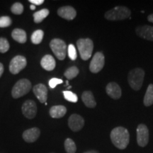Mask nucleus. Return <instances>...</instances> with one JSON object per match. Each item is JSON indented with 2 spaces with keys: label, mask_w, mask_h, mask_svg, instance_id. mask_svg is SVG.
<instances>
[{
  "label": "nucleus",
  "mask_w": 153,
  "mask_h": 153,
  "mask_svg": "<svg viewBox=\"0 0 153 153\" xmlns=\"http://www.w3.org/2000/svg\"><path fill=\"white\" fill-rule=\"evenodd\" d=\"M32 88L31 82L27 79H22L15 84L11 90L13 98L18 99L29 92Z\"/></svg>",
  "instance_id": "39448f33"
},
{
  "label": "nucleus",
  "mask_w": 153,
  "mask_h": 153,
  "mask_svg": "<svg viewBox=\"0 0 153 153\" xmlns=\"http://www.w3.org/2000/svg\"><path fill=\"white\" fill-rule=\"evenodd\" d=\"M65 149L67 153H75L76 147L71 138H67L65 141Z\"/></svg>",
  "instance_id": "393cba45"
},
{
  "label": "nucleus",
  "mask_w": 153,
  "mask_h": 153,
  "mask_svg": "<svg viewBox=\"0 0 153 153\" xmlns=\"http://www.w3.org/2000/svg\"><path fill=\"white\" fill-rule=\"evenodd\" d=\"M4 71V68L2 63L0 62V77H1V75L3 74Z\"/></svg>",
  "instance_id": "473e14b6"
},
{
  "label": "nucleus",
  "mask_w": 153,
  "mask_h": 153,
  "mask_svg": "<svg viewBox=\"0 0 153 153\" xmlns=\"http://www.w3.org/2000/svg\"><path fill=\"white\" fill-rule=\"evenodd\" d=\"M111 140L116 148L120 150H124L129 144L128 131L123 127L115 128L111 132Z\"/></svg>",
  "instance_id": "f257e3e1"
},
{
  "label": "nucleus",
  "mask_w": 153,
  "mask_h": 153,
  "mask_svg": "<svg viewBox=\"0 0 153 153\" xmlns=\"http://www.w3.org/2000/svg\"><path fill=\"white\" fill-rule=\"evenodd\" d=\"M13 39L19 43H25L27 41V36L24 30L21 28H15L11 33Z\"/></svg>",
  "instance_id": "aec40b11"
},
{
  "label": "nucleus",
  "mask_w": 153,
  "mask_h": 153,
  "mask_svg": "<svg viewBox=\"0 0 153 153\" xmlns=\"http://www.w3.org/2000/svg\"><path fill=\"white\" fill-rule=\"evenodd\" d=\"M29 2L31 3V4L39 6L43 4L44 3V0H29Z\"/></svg>",
  "instance_id": "2f4dec72"
},
{
  "label": "nucleus",
  "mask_w": 153,
  "mask_h": 153,
  "mask_svg": "<svg viewBox=\"0 0 153 153\" xmlns=\"http://www.w3.org/2000/svg\"><path fill=\"white\" fill-rule=\"evenodd\" d=\"M68 56L72 60H75L77 57V54H76V48L73 44H70L68 48Z\"/></svg>",
  "instance_id": "c85d7f7f"
},
{
  "label": "nucleus",
  "mask_w": 153,
  "mask_h": 153,
  "mask_svg": "<svg viewBox=\"0 0 153 153\" xmlns=\"http://www.w3.org/2000/svg\"><path fill=\"white\" fill-rule=\"evenodd\" d=\"M106 94L111 98L114 99H118L121 97V89L116 82H110L106 87Z\"/></svg>",
  "instance_id": "dca6fc26"
},
{
  "label": "nucleus",
  "mask_w": 153,
  "mask_h": 153,
  "mask_svg": "<svg viewBox=\"0 0 153 153\" xmlns=\"http://www.w3.org/2000/svg\"><path fill=\"white\" fill-rule=\"evenodd\" d=\"M135 32L139 37L143 39L153 41V26H147V25L137 26Z\"/></svg>",
  "instance_id": "ddd939ff"
},
{
  "label": "nucleus",
  "mask_w": 153,
  "mask_h": 153,
  "mask_svg": "<svg viewBox=\"0 0 153 153\" xmlns=\"http://www.w3.org/2000/svg\"><path fill=\"white\" fill-rule=\"evenodd\" d=\"M57 14L62 19L66 20H73L76 16V10L73 7L70 6H65V7H60L57 10Z\"/></svg>",
  "instance_id": "2eb2a0df"
},
{
  "label": "nucleus",
  "mask_w": 153,
  "mask_h": 153,
  "mask_svg": "<svg viewBox=\"0 0 153 153\" xmlns=\"http://www.w3.org/2000/svg\"><path fill=\"white\" fill-rule=\"evenodd\" d=\"M148 20L151 23H153V14L149 15L148 16Z\"/></svg>",
  "instance_id": "72a5a7b5"
},
{
  "label": "nucleus",
  "mask_w": 153,
  "mask_h": 153,
  "mask_svg": "<svg viewBox=\"0 0 153 153\" xmlns=\"http://www.w3.org/2000/svg\"><path fill=\"white\" fill-rule=\"evenodd\" d=\"M24 116L28 119H33L37 114V106L33 100H27L23 104L22 107Z\"/></svg>",
  "instance_id": "1a4fd4ad"
},
{
  "label": "nucleus",
  "mask_w": 153,
  "mask_h": 153,
  "mask_svg": "<svg viewBox=\"0 0 153 153\" xmlns=\"http://www.w3.org/2000/svg\"><path fill=\"white\" fill-rule=\"evenodd\" d=\"M63 95H64L65 99L67 101H70V102L76 103L78 101V97L75 94L72 92L70 91H63Z\"/></svg>",
  "instance_id": "a878e982"
},
{
  "label": "nucleus",
  "mask_w": 153,
  "mask_h": 153,
  "mask_svg": "<svg viewBox=\"0 0 153 153\" xmlns=\"http://www.w3.org/2000/svg\"><path fill=\"white\" fill-rule=\"evenodd\" d=\"M40 135H41V131L36 127L26 130L22 134L23 139L24 140V141L28 143L36 142L39 138Z\"/></svg>",
  "instance_id": "f8f14e48"
},
{
  "label": "nucleus",
  "mask_w": 153,
  "mask_h": 153,
  "mask_svg": "<svg viewBox=\"0 0 153 153\" xmlns=\"http://www.w3.org/2000/svg\"><path fill=\"white\" fill-rule=\"evenodd\" d=\"M49 13L50 11L47 9H43L41 10L37 11V12H35L33 15L34 22L36 23V24H39V23L42 22L43 19H45L48 16Z\"/></svg>",
  "instance_id": "4be33fe9"
},
{
  "label": "nucleus",
  "mask_w": 153,
  "mask_h": 153,
  "mask_svg": "<svg viewBox=\"0 0 153 153\" xmlns=\"http://www.w3.org/2000/svg\"><path fill=\"white\" fill-rule=\"evenodd\" d=\"M144 76L145 71L141 68H135L130 71L128 76V81L133 90L137 91L142 87Z\"/></svg>",
  "instance_id": "f03ea898"
},
{
  "label": "nucleus",
  "mask_w": 153,
  "mask_h": 153,
  "mask_svg": "<svg viewBox=\"0 0 153 153\" xmlns=\"http://www.w3.org/2000/svg\"><path fill=\"white\" fill-rule=\"evenodd\" d=\"M68 126L73 132L79 131L85 126V120L78 114H72L68 119Z\"/></svg>",
  "instance_id": "9b49d317"
},
{
  "label": "nucleus",
  "mask_w": 153,
  "mask_h": 153,
  "mask_svg": "<svg viewBox=\"0 0 153 153\" xmlns=\"http://www.w3.org/2000/svg\"><path fill=\"white\" fill-rule=\"evenodd\" d=\"M63 82L62 79H58V78H52L51 79H50L49 81V86L51 89H54L57 85L62 84Z\"/></svg>",
  "instance_id": "7c9ffc66"
},
{
  "label": "nucleus",
  "mask_w": 153,
  "mask_h": 153,
  "mask_svg": "<svg viewBox=\"0 0 153 153\" xmlns=\"http://www.w3.org/2000/svg\"><path fill=\"white\" fill-rule=\"evenodd\" d=\"M30 9H31V10H35V9H36V6L33 5V4H31V5L30 6Z\"/></svg>",
  "instance_id": "f704fd0d"
},
{
  "label": "nucleus",
  "mask_w": 153,
  "mask_h": 153,
  "mask_svg": "<svg viewBox=\"0 0 153 153\" xmlns=\"http://www.w3.org/2000/svg\"><path fill=\"white\" fill-rule=\"evenodd\" d=\"M131 10L126 7H116L114 9L105 13V18L109 21H119L129 18L131 16Z\"/></svg>",
  "instance_id": "7ed1b4c3"
},
{
  "label": "nucleus",
  "mask_w": 153,
  "mask_h": 153,
  "mask_svg": "<svg viewBox=\"0 0 153 153\" xmlns=\"http://www.w3.org/2000/svg\"><path fill=\"white\" fill-rule=\"evenodd\" d=\"M50 47L58 60H63L65 58L68 46L64 41L60 38H54L50 43Z\"/></svg>",
  "instance_id": "423d86ee"
},
{
  "label": "nucleus",
  "mask_w": 153,
  "mask_h": 153,
  "mask_svg": "<svg viewBox=\"0 0 153 153\" xmlns=\"http://www.w3.org/2000/svg\"><path fill=\"white\" fill-rule=\"evenodd\" d=\"M27 60L26 57L22 55H16L9 63V71L11 74H16L26 68Z\"/></svg>",
  "instance_id": "0eeeda50"
},
{
  "label": "nucleus",
  "mask_w": 153,
  "mask_h": 153,
  "mask_svg": "<svg viewBox=\"0 0 153 153\" xmlns=\"http://www.w3.org/2000/svg\"><path fill=\"white\" fill-rule=\"evenodd\" d=\"M79 69L76 68V66H72L70 67V68H68V70L65 72L64 75L67 79H72L74 78H75L76 76L79 74Z\"/></svg>",
  "instance_id": "b1692460"
},
{
  "label": "nucleus",
  "mask_w": 153,
  "mask_h": 153,
  "mask_svg": "<svg viewBox=\"0 0 153 153\" xmlns=\"http://www.w3.org/2000/svg\"><path fill=\"white\" fill-rule=\"evenodd\" d=\"M34 94L41 103H46L48 99V89L43 84H38L33 88Z\"/></svg>",
  "instance_id": "4468645a"
},
{
  "label": "nucleus",
  "mask_w": 153,
  "mask_h": 153,
  "mask_svg": "<svg viewBox=\"0 0 153 153\" xmlns=\"http://www.w3.org/2000/svg\"><path fill=\"white\" fill-rule=\"evenodd\" d=\"M51 153H55V152H51Z\"/></svg>",
  "instance_id": "e433bc0d"
},
{
  "label": "nucleus",
  "mask_w": 153,
  "mask_h": 153,
  "mask_svg": "<svg viewBox=\"0 0 153 153\" xmlns=\"http://www.w3.org/2000/svg\"><path fill=\"white\" fill-rule=\"evenodd\" d=\"M82 100L85 105L88 108H94L97 106V102H96L94 97L93 94L90 91H84L82 95Z\"/></svg>",
  "instance_id": "a211bd4d"
},
{
  "label": "nucleus",
  "mask_w": 153,
  "mask_h": 153,
  "mask_svg": "<svg viewBox=\"0 0 153 153\" xmlns=\"http://www.w3.org/2000/svg\"><path fill=\"white\" fill-rule=\"evenodd\" d=\"M10 45L9 41L4 38H0V53H5L9 50Z\"/></svg>",
  "instance_id": "cd10ccee"
},
{
  "label": "nucleus",
  "mask_w": 153,
  "mask_h": 153,
  "mask_svg": "<svg viewBox=\"0 0 153 153\" xmlns=\"http://www.w3.org/2000/svg\"><path fill=\"white\" fill-rule=\"evenodd\" d=\"M50 115L53 118H62L67 113V108L65 106L62 105L58 106H53L50 109Z\"/></svg>",
  "instance_id": "6ab92c4d"
},
{
  "label": "nucleus",
  "mask_w": 153,
  "mask_h": 153,
  "mask_svg": "<svg viewBox=\"0 0 153 153\" xmlns=\"http://www.w3.org/2000/svg\"><path fill=\"white\" fill-rule=\"evenodd\" d=\"M11 11L13 14L16 15L22 14L24 11V6L22 3L20 2H16L14 4L11 6Z\"/></svg>",
  "instance_id": "bb28decb"
},
{
  "label": "nucleus",
  "mask_w": 153,
  "mask_h": 153,
  "mask_svg": "<svg viewBox=\"0 0 153 153\" xmlns=\"http://www.w3.org/2000/svg\"><path fill=\"white\" fill-rule=\"evenodd\" d=\"M105 64V57L102 53L97 52L94 55L89 65V70L92 73H98L102 70Z\"/></svg>",
  "instance_id": "6e6552de"
},
{
  "label": "nucleus",
  "mask_w": 153,
  "mask_h": 153,
  "mask_svg": "<svg viewBox=\"0 0 153 153\" xmlns=\"http://www.w3.org/2000/svg\"><path fill=\"white\" fill-rule=\"evenodd\" d=\"M44 36V32L42 30H36L35 31L32 33L31 37H30V39H31V42L33 44H36V45H38V44H40L43 41V38Z\"/></svg>",
  "instance_id": "5701e85b"
},
{
  "label": "nucleus",
  "mask_w": 153,
  "mask_h": 153,
  "mask_svg": "<svg viewBox=\"0 0 153 153\" xmlns=\"http://www.w3.org/2000/svg\"><path fill=\"white\" fill-rule=\"evenodd\" d=\"M85 153H99L97 151H95V150H91V151H89V152H87Z\"/></svg>",
  "instance_id": "c9c22d12"
},
{
  "label": "nucleus",
  "mask_w": 153,
  "mask_h": 153,
  "mask_svg": "<svg viewBox=\"0 0 153 153\" xmlns=\"http://www.w3.org/2000/svg\"><path fill=\"white\" fill-rule=\"evenodd\" d=\"M11 19L9 16H1L0 17V28L9 27L11 24Z\"/></svg>",
  "instance_id": "c756f323"
},
{
  "label": "nucleus",
  "mask_w": 153,
  "mask_h": 153,
  "mask_svg": "<svg viewBox=\"0 0 153 153\" xmlns=\"http://www.w3.org/2000/svg\"><path fill=\"white\" fill-rule=\"evenodd\" d=\"M143 103L145 106H150L153 104V85L150 84L147 89L144 97Z\"/></svg>",
  "instance_id": "412c9836"
},
{
  "label": "nucleus",
  "mask_w": 153,
  "mask_h": 153,
  "mask_svg": "<svg viewBox=\"0 0 153 153\" xmlns=\"http://www.w3.org/2000/svg\"><path fill=\"white\" fill-rule=\"evenodd\" d=\"M41 65L44 70H47V71H52L55 68L56 62H55L54 57L52 55H45L41 59Z\"/></svg>",
  "instance_id": "f3484780"
},
{
  "label": "nucleus",
  "mask_w": 153,
  "mask_h": 153,
  "mask_svg": "<svg viewBox=\"0 0 153 153\" xmlns=\"http://www.w3.org/2000/svg\"><path fill=\"white\" fill-rule=\"evenodd\" d=\"M149 141V131L145 124H140L137 128V142L139 146L145 147Z\"/></svg>",
  "instance_id": "9d476101"
},
{
  "label": "nucleus",
  "mask_w": 153,
  "mask_h": 153,
  "mask_svg": "<svg viewBox=\"0 0 153 153\" xmlns=\"http://www.w3.org/2000/svg\"><path fill=\"white\" fill-rule=\"evenodd\" d=\"M76 46L82 60H87L90 58L94 49V43L91 39L80 38L76 41Z\"/></svg>",
  "instance_id": "20e7f679"
}]
</instances>
